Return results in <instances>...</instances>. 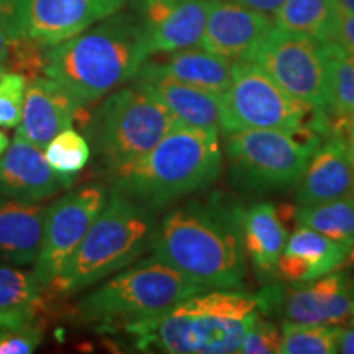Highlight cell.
I'll list each match as a JSON object with an SVG mask.
<instances>
[{
    "mask_svg": "<svg viewBox=\"0 0 354 354\" xmlns=\"http://www.w3.org/2000/svg\"><path fill=\"white\" fill-rule=\"evenodd\" d=\"M241 210L220 197L174 207L158 223L153 256L205 289H243L248 259Z\"/></svg>",
    "mask_w": 354,
    "mask_h": 354,
    "instance_id": "obj_1",
    "label": "cell"
},
{
    "mask_svg": "<svg viewBox=\"0 0 354 354\" xmlns=\"http://www.w3.org/2000/svg\"><path fill=\"white\" fill-rule=\"evenodd\" d=\"M138 15L113 13L76 37L46 48L43 74L87 107L133 81L149 59Z\"/></svg>",
    "mask_w": 354,
    "mask_h": 354,
    "instance_id": "obj_2",
    "label": "cell"
},
{
    "mask_svg": "<svg viewBox=\"0 0 354 354\" xmlns=\"http://www.w3.org/2000/svg\"><path fill=\"white\" fill-rule=\"evenodd\" d=\"M258 312L253 294L210 289L122 330L143 353L230 354L238 353Z\"/></svg>",
    "mask_w": 354,
    "mask_h": 354,
    "instance_id": "obj_3",
    "label": "cell"
},
{
    "mask_svg": "<svg viewBox=\"0 0 354 354\" xmlns=\"http://www.w3.org/2000/svg\"><path fill=\"white\" fill-rule=\"evenodd\" d=\"M218 130L180 125L135 161L110 171L112 192L156 212L202 192L221 172Z\"/></svg>",
    "mask_w": 354,
    "mask_h": 354,
    "instance_id": "obj_4",
    "label": "cell"
},
{
    "mask_svg": "<svg viewBox=\"0 0 354 354\" xmlns=\"http://www.w3.org/2000/svg\"><path fill=\"white\" fill-rule=\"evenodd\" d=\"M158 220L138 202L112 192L48 292L74 295L151 251Z\"/></svg>",
    "mask_w": 354,
    "mask_h": 354,
    "instance_id": "obj_5",
    "label": "cell"
},
{
    "mask_svg": "<svg viewBox=\"0 0 354 354\" xmlns=\"http://www.w3.org/2000/svg\"><path fill=\"white\" fill-rule=\"evenodd\" d=\"M205 290L210 289L151 256L115 272L107 282L79 300L76 318L99 331H118L130 323L167 312Z\"/></svg>",
    "mask_w": 354,
    "mask_h": 354,
    "instance_id": "obj_6",
    "label": "cell"
},
{
    "mask_svg": "<svg viewBox=\"0 0 354 354\" xmlns=\"http://www.w3.org/2000/svg\"><path fill=\"white\" fill-rule=\"evenodd\" d=\"M220 130H312L323 138L333 135L325 110L292 97L253 61L232 64V81L220 95Z\"/></svg>",
    "mask_w": 354,
    "mask_h": 354,
    "instance_id": "obj_7",
    "label": "cell"
},
{
    "mask_svg": "<svg viewBox=\"0 0 354 354\" xmlns=\"http://www.w3.org/2000/svg\"><path fill=\"white\" fill-rule=\"evenodd\" d=\"M225 136L232 184L253 196L297 187L308 159L323 141L312 130H240Z\"/></svg>",
    "mask_w": 354,
    "mask_h": 354,
    "instance_id": "obj_8",
    "label": "cell"
},
{
    "mask_svg": "<svg viewBox=\"0 0 354 354\" xmlns=\"http://www.w3.org/2000/svg\"><path fill=\"white\" fill-rule=\"evenodd\" d=\"M161 102L138 86L110 94L92 117V145L109 171L135 161L180 127Z\"/></svg>",
    "mask_w": 354,
    "mask_h": 354,
    "instance_id": "obj_9",
    "label": "cell"
},
{
    "mask_svg": "<svg viewBox=\"0 0 354 354\" xmlns=\"http://www.w3.org/2000/svg\"><path fill=\"white\" fill-rule=\"evenodd\" d=\"M287 94L330 112L328 74L322 43L274 28L253 57Z\"/></svg>",
    "mask_w": 354,
    "mask_h": 354,
    "instance_id": "obj_10",
    "label": "cell"
},
{
    "mask_svg": "<svg viewBox=\"0 0 354 354\" xmlns=\"http://www.w3.org/2000/svg\"><path fill=\"white\" fill-rule=\"evenodd\" d=\"M105 202L107 190L104 185L88 184L69 190L48 205L41 248L33 263L35 277L44 289H50L63 271Z\"/></svg>",
    "mask_w": 354,
    "mask_h": 354,
    "instance_id": "obj_11",
    "label": "cell"
},
{
    "mask_svg": "<svg viewBox=\"0 0 354 354\" xmlns=\"http://www.w3.org/2000/svg\"><path fill=\"white\" fill-rule=\"evenodd\" d=\"M274 28L272 15L232 0H209L201 48L230 63L253 61Z\"/></svg>",
    "mask_w": 354,
    "mask_h": 354,
    "instance_id": "obj_12",
    "label": "cell"
},
{
    "mask_svg": "<svg viewBox=\"0 0 354 354\" xmlns=\"http://www.w3.org/2000/svg\"><path fill=\"white\" fill-rule=\"evenodd\" d=\"M127 0H26L24 35L38 46H55L120 12Z\"/></svg>",
    "mask_w": 354,
    "mask_h": 354,
    "instance_id": "obj_13",
    "label": "cell"
},
{
    "mask_svg": "<svg viewBox=\"0 0 354 354\" xmlns=\"http://www.w3.org/2000/svg\"><path fill=\"white\" fill-rule=\"evenodd\" d=\"M151 55L198 46L205 28L209 0H136Z\"/></svg>",
    "mask_w": 354,
    "mask_h": 354,
    "instance_id": "obj_14",
    "label": "cell"
},
{
    "mask_svg": "<svg viewBox=\"0 0 354 354\" xmlns=\"http://www.w3.org/2000/svg\"><path fill=\"white\" fill-rule=\"evenodd\" d=\"M354 286L346 274L335 269L315 281L294 284L282 292L281 305L286 322L313 325H344L351 322Z\"/></svg>",
    "mask_w": 354,
    "mask_h": 354,
    "instance_id": "obj_15",
    "label": "cell"
},
{
    "mask_svg": "<svg viewBox=\"0 0 354 354\" xmlns=\"http://www.w3.org/2000/svg\"><path fill=\"white\" fill-rule=\"evenodd\" d=\"M299 207L315 205L353 196L354 140L351 135H330L308 159L297 187Z\"/></svg>",
    "mask_w": 354,
    "mask_h": 354,
    "instance_id": "obj_16",
    "label": "cell"
},
{
    "mask_svg": "<svg viewBox=\"0 0 354 354\" xmlns=\"http://www.w3.org/2000/svg\"><path fill=\"white\" fill-rule=\"evenodd\" d=\"M84 105L46 76L26 81L24 113L17 127V136L44 149L57 133L82 118Z\"/></svg>",
    "mask_w": 354,
    "mask_h": 354,
    "instance_id": "obj_17",
    "label": "cell"
},
{
    "mask_svg": "<svg viewBox=\"0 0 354 354\" xmlns=\"http://www.w3.org/2000/svg\"><path fill=\"white\" fill-rule=\"evenodd\" d=\"M69 185L53 171L44 149L15 135L0 154V196L20 202H43Z\"/></svg>",
    "mask_w": 354,
    "mask_h": 354,
    "instance_id": "obj_18",
    "label": "cell"
},
{
    "mask_svg": "<svg viewBox=\"0 0 354 354\" xmlns=\"http://www.w3.org/2000/svg\"><path fill=\"white\" fill-rule=\"evenodd\" d=\"M133 81L161 102L183 125L220 130V94L177 81L159 71L153 61H146Z\"/></svg>",
    "mask_w": 354,
    "mask_h": 354,
    "instance_id": "obj_19",
    "label": "cell"
},
{
    "mask_svg": "<svg viewBox=\"0 0 354 354\" xmlns=\"http://www.w3.org/2000/svg\"><path fill=\"white\" fill-rule=\"evenodd\" d=\"M351 248L297 225L279 256L276 277L287 284H305L338 269Z\"/></svg>",
    "mask_w": 354,
    "mask_h": 354,
    "instance_id": "obj_20",
    "label": "cell"
},
{
    "mask_svg": "<svg viewBox=\"0 0 354 354\" xmlns=\"http://www.w3.org/2000/svg\"><path fill=\"white\" fill-rule=\"evenodd\" d=\"M48 205L0 196V261L33 264L39 253Z\"/></svg>",
    "mask_w": 354,
    "mask_h": 354,
    "instance_id": "obj_21",
    "label": "cell"
},
{
    "mask_svg": "<svg viewBox=\"0 0 354 354\" xmlns=\"http://www.w3.org/2000/svg\"><path fill=\"white\" fill-rule=\"evenodd\" d=\"M241 238L246 259L263 281L276 277V266L287 243V227L279 209L269 202L241 210Z\"/></svg>",
    "mask_w": 354,
    "mask_h": 354,
    "instance_id": "obj_22",
    "label": "cell"
},
{
    "mask_svg": "<svg viewBox=\"0 0 354 354\" xmlns=\"http://www.w3.org/2000/svg\"><path fill=\"white\" fill-rule=\"evenodd\" d=\"M153 64L177 81L220 95L232 81L233 63L197 46L165 53V57L161 61H153Z\"/></svg>",
    "mask_w": 354,
    "mask_h": 354,
    "instance_id": "obj_23",
    "label": "cell"
},
{
    "mask_svg": "<svg viewBox=\"0 0 354 354\" xmlns=\"http://www.w3.org/2000/svg\"><path fill=\"white\" fill-rule=\"evenodd\" d=\"M44 292L33 272L0 266V330L38 322Z\"/></svg>",
    "mask_w": 354,
    "mask_h": 354,
    "instance_id": "obj_24",
    "label": "cell"
},
{
    "mask_svg": "<svg viewBox=\"0 0 354 354\" xmlns=\"http://www.w3.org/2000/svg\"><path fill=\"white\" fill-rule=\"evenodd\" d=\"M328 74L330 118L333 135H351L354 130V55L336 41L322 43Z\"/></svg>",
    "mask_w": 354,
    "mask_h": 354,
    "instance_id": "obj_25",
    "label": "cell"
},
{
    "mask_svg": "<svg viewBox=\"0 0 354 354\" xmlns=\"http://www.w3.org/2000/svg\"><path fill=\"white\" fill-rule=\"evenodd\" d=\"M338 13V0H284L272 19L281 32L325 43L335 39Z\"/></svg>",
    "mask_w": 354,
    "mask_h": 354,
    "instance_id": "obj_26",
    "label": "cell"
},
{
    "mask_svg": "<svg viewBox=\"0 0 354 354\" xmlns=\"http://www.w3.org/2000/svg\"><path fill=\"white\" fill-rule=\"evenodd\" d=\"M297 225H304L339 245L354 246V197L299 207L295 212Z\"/></svg>",
    "mask_w": 354,
    "mask_h": 354,
    "instance_id": "obj_27",
    "label": "cell"
},
{
    "mask_svg": "<svg viewBox=\"0 0 354 354\" xmlns=\"http://www.w3.org/2000/svg\"><path fill=\"white\" fill-rule=\"evenodd\" d=\"M343 328L335 325L284 322L281 354H335L338 353Z\"/></svg>",
    "mask_w": 354,
    "mask_h": 354,
    "instance_id": "obj_28",
    "label": "cell"
},
{
    "mask_svg": "<svg viewBox=\"0 0 354 354\" xmlns=\"http://www.w3.org/2000/svg\"><path fill=\"white\" fill-rule=\"evenodd\" d=\"M44 156L66 184L71 185L91 159V146L81 133L66 128L44 146Z\"/></svg>",
    "mask_w": 354,
    "mask_h": 354,
    "instance_id": "obj_29",
    "label": "cell"
},
{
    "mask_svg": "<svg viewBox=\"0 0 354 354\" xmlns=\"http://www.w3.org/2000/svg\"><path fill=\"white\" fill-rule=\"evenodd\" d=\"M43 57L44 48L0 25V76L6 73H20L28 79L38 76L43 73Z\"/></svg>",
    "mask_w": 354,
    "mask_h": 354,
    "instance_id": "obj_30",
    "label": "cell"
},
{
    "mask_svg": "<svg viewBox=\"0 0 354 354\" xmlns=\"http://www.w3.org/2000/svg\"><path fill=\"white\" fill-rule=\"evenodd\" d=\"M28 77L20 73L0 76V127L17 128L24 113L25 91Z\"/></svg>",
    "mask_w": 354,
    "mask_h": 354,
    "instance_id": "obj_31",
    "label": "cell"
},
{
    "mask_svg": "<svg viewBox=\"0 0 354 354\" xmlns=\"http://www.w3.org/2000/svg\"><path fill=\"white\" fill-rule=\"evenodd\" d=\"M282 331L272 322L258 315L243 339L238 353L241 354H277L281 351Z\"/></svg>",
    "mask_w": 354,
    "mask_h": 354,
    "instance_id": "obj_32",
    "label": "cell"
},
{
    "mask_svg": "<svg viewBox=\"0 0 354 354\" xmlns=\"http://www.w3.org/2000/svg\"><path fill=\"white\" fill-rule=\"evenodd\" d=\"M44 328L39 322L0 330V354H30L43 343Z\"/></svg>",
    "mask_w": 354,
    "mask_h": 354,
    "instance_id": "obj_33",
    "label": "cell"
},
{
    "mask_svg": "<svg viewBox=\"0 0 354 354\" xmlns=\"http://www.w3.org/2000/svg\"><path fill=\"white\" fill-rule=\"evenodd\" d=\"M26 0H0V25L12 33L24 35V12ZM26 38V37H25Z\"/></svg>",
    "mask_w": 354,
    "mask_h": 354,
    "instance_id": "obj_34",
    "label": "cell"
},
{
    "mask_svg": "<svg viewBox=\"0 0 354 354\" xmlns=\"http://www.w3.org/2000/svg\"><path fill=\"white\" fill-rule=\"evenodd\" d=\"M333 41L342 44L344 50L354 55V12L342 6H339L338 25H336Z\"/></svg>",
    "mask_w": 354,
    "mask_h": 354,
    "instance_id": "obj_35",
    "label": "cell"
},
{
    "mask_svg": "<svg viewBox=\"0 0 354 354\" xmlns=\"http://www.w3.org/2000/svg\"><path fill=\"white\" fill-rule=\"evenodd\" d=\"M234 3H240V6L254 8V10L268 13V15H274L279 7L282 6L284 0H232Z\"/></svg>",
    "mask_w": 354,
    "mask_h": 354,
    "instance_id": "obj_36",
    "label": "cell"
},
{
    "mask_svg": "<svg viewBox=\"0 0 354 354\" xmlns=\"http://www.w3.org/2000/svg\"><path fill=\"white\" fill-rule=\"evenodd\" d=\"M338 353L354 354V326L349 330H343L342 336H339Z\"/></svg>",
    "mask_w": 354,
    "mask_h": 354,
    "instance_id": "obj_37",
    "label": "cell"
},
{
    "mask_svg": "<svg viewBox=\"0 0 354 354\" xmlns=\"http://www.w3.org/2000/svg\"><path fill=\"white\" fill-rule=\"evenodd\" d=\"M338 269L346 274V277L351 281V284L354 286V246H351V250L348 251L346 258H344V261Z\"/></svg>",
    "mask_w": 354,
    "mask_h": 354,
    "instance_id": "obj_38",
    "label": "cell"
},
{
    "mask_svg": "<svg viewBox=\"0 0 354 354\" xmlns=\"http://www.w3.org/2000/svg\"><path fill=\"white\" fill-rule=\"evenodd\" d=\"M8 145H10V141H8V136L3 131H0V154L6 151Z\"/></svg>",
    "mask_w": 354,
    "mask_h": 354,
    "instance_id": "obj_39",
    "label": "cell"
},
{
    "mask_svg": "<svg viewBox=\"0 0 354 354\" xmlns=\"http://www.w3.org/2000/svg\"><path fill=\"white\" fill-rule=\"evenodd\" d=\"M338 2H339V6H342V7L354 12V0H338Z\"/></svg>",
    "mask_w": 354,
    "mask_h": 354,
    "instance_id": "obj_40",
    "label": "cell"
},
{
    "mask_svg": "<svg viewBox=\"0 0 354 354\" xmlns=\"http://www.w3.org/2000/svg\"><path fill=\"white\" fill-rule=\"evenodd\" d=\"M351 323L354 325V300H353V310H351Z\"/></svg>",
    "mask_w": 354,
    "mask_h": 354,
    "instance_id": "obj_41",
    "label": "cell"
},
{
    "mask_svg": "<svg viewBox=\"0 0 354 354\" xmlns=\"http://www.w3.org/2000/svg\"><path fill=\"white\" fill-rule=\"evenodd\" d=\"M353 140H354V130H353Z\"/></svg>",
    "mask_w": 354,
    "mask_h": 354,
    "instance_id": "obj_42",
    "label": "cell"
},
{
    "mask_svg": "<svg viewBox=\"0 0 354 354\" xmlns=\"http://www.w3.org/2000/svg\"><path fill=\"white\" fill-rule=\"evenodd\" d=\"M353 197H354V190H353Z\"/></svg>",
    "mask_w": 354,
    "mask_h": 354,
    "instance_id": "obj_43",
    "label": "cell"
}]
</instances>
